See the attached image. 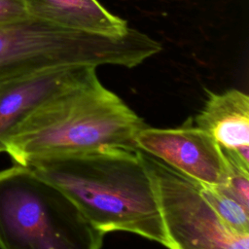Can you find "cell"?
<instances>
[{
	"label": "cell",
	"instance_id": "cell-1",
	"mask_svg": "<svg viewBox=\"0 0 249 249\" xmlns=\"http://www.w3.org/2000/svg\"><path fill=\"white\" fill-rule=\"evenodd\" d=\"M27 166L62 190L104 234L127 231L167 248L156 183L141 151L68 154Z\"/></svg>",
	"mask_w": 249,
	"mask_h": 249
},
{
	"label": "cell",
	"instance_id": "cell-2",
	"mask_svg": "<svg viewBox=\"0 0 249 249\" xmlns=\"http://www.w3.org/2000/svg\"><path fill=\"white\" fill-rule=\"evenodd\" d=\"M146 125L96 72L32 111L8 137L7 153L27 166L56 156L106 149L138 150L135 137Z\"/></svg>",
	"mask_w": 249,
	"mask_h": 249
},
{
	"label": "cell",
	"instance_id": "cell-3",
	"mask_svg": "<svg viewBox=\"0 0 249 249\" xmlns=\"http://www.w3.org/2000/svg\"><path fill=\"white\" fill-rule=\"evenodd\" d=\"M104 233L30 167L0 170V249H101Z\"/></svg>",
	"mask_w": 249,
	"mask_h": 249
},
{
	"label": "cell",
	"instance_id": "cell-4",
	"mask_svg": "<svg viewBox=\"0 0 249 249\" xmlns=\"http://www.w3.org/2000/svg\"><path fill=\"white\" fill-rule=\"evenodd\" d=\"M161 49L160 42L131 27L122 37H107L65 29L28 17L0 24V82L46 67L132 68Z\"/></svg>",
	"mask_w": 249,
	"mask_h": 249
},
{
	"label": "cell",
	"instance_id": "cell-5",
	"mask_svg": "<svg viewBox=\"0 0 249 249\" xmlns=\"http://www.w3.org/2000/svg\"><path fill=\"white\" fill-rule=\"evenodd\" d=\"M143 156L156 183L168 249H249V233L228 227L193 180Z\"/></svg>",
	"mask_w": 249,
	"mask_h": 249
},
{
	"label": "cell",
	"instance_id": "cell-6",
	"mask_svg": "<svg viewBox=\"0 0 249 249\" xmlns=\"http://www.w3.org/2000/svg\"><path fill=\"white\" fill-rule=\"evenodd\" d=\"M139 151L187 178L205 185L226 186L230 164L223 148L204 129L185 125L142 128L135 137Z\"/></svg>",
	"mask_w": 249,
	"mask_h": 249
},
{
	"label": "cell",
	"instance_id": "cell-7",
	"mask_svg": "<svg viewBox=\"0 0 249 249\" xmlns=\"http://www.w3.org/2000/svg\"><path fill=\"white\" fill-rule=\"evenodd\" d=\"M96 67L88 65L29 70L0 82V153L17 127L32 111L53 96L84 82Z\"/></svg>",
	"mask_w": 249,
	"mask_h": 249
},
{
	"label": "cell",
	"instance_id": "cell-8",
	"mask_svg": "<svg viewBox=\"0 0 249 249\" xmlns=\"http://www.w3.org/2000/svg\"><path fill=\"white\" fill-rule=\"evenodd\" d=\"M196 126L208 132L225 151L233 152L249 163V96L231 89L224 92L208 91Z\"/></svg>",
	"mask_w": 249,
	"mask_h": 249
},
{
	"label": "cell",
	"instance_id": "cell-9",
	"mask_svg": "<svg viewBox=\"0 0 249 249\" xmlns=\"http://www.w3.org/2000/svg\"><path fill=\"white\" fill-rule=\"evenodd\" d=\"M30 17L51 24L107 37H122L126 20L109 12L98 0H23Z\"/></svg>",
	"mask_w": 249,
	"mask_h": 249
},
{
	"label": "cell",
	"instance_id": "cell-10",
	"mask_svg": "<svg viewBox=\"0 0 249 249\" xmlns=\"http://www.w3.org/2000/svg\"><path fill=\"white\" fill-rule=\"evenodd\" d=\"M195 184L228 227L240 233H249V208L242 205L224 186H211L197 182Z\"/></svg>",
	"mask_w": 249,
	"mask_h": 249
},
{
	"label": "cell",
	"instance_id": "cell-11",
	"mask_svg": "<svg viewBox=\"0 0 249 249\" xmlns=\"http://www.w3.org/2000/svg\"><path fill=\"white\" fill-rule=\"evenodd\" d=\"M30 17L23 0H0V24Z\"/></svg>",
	"mask_w": 249,
	"mask_h": 249
}]
</instances>
